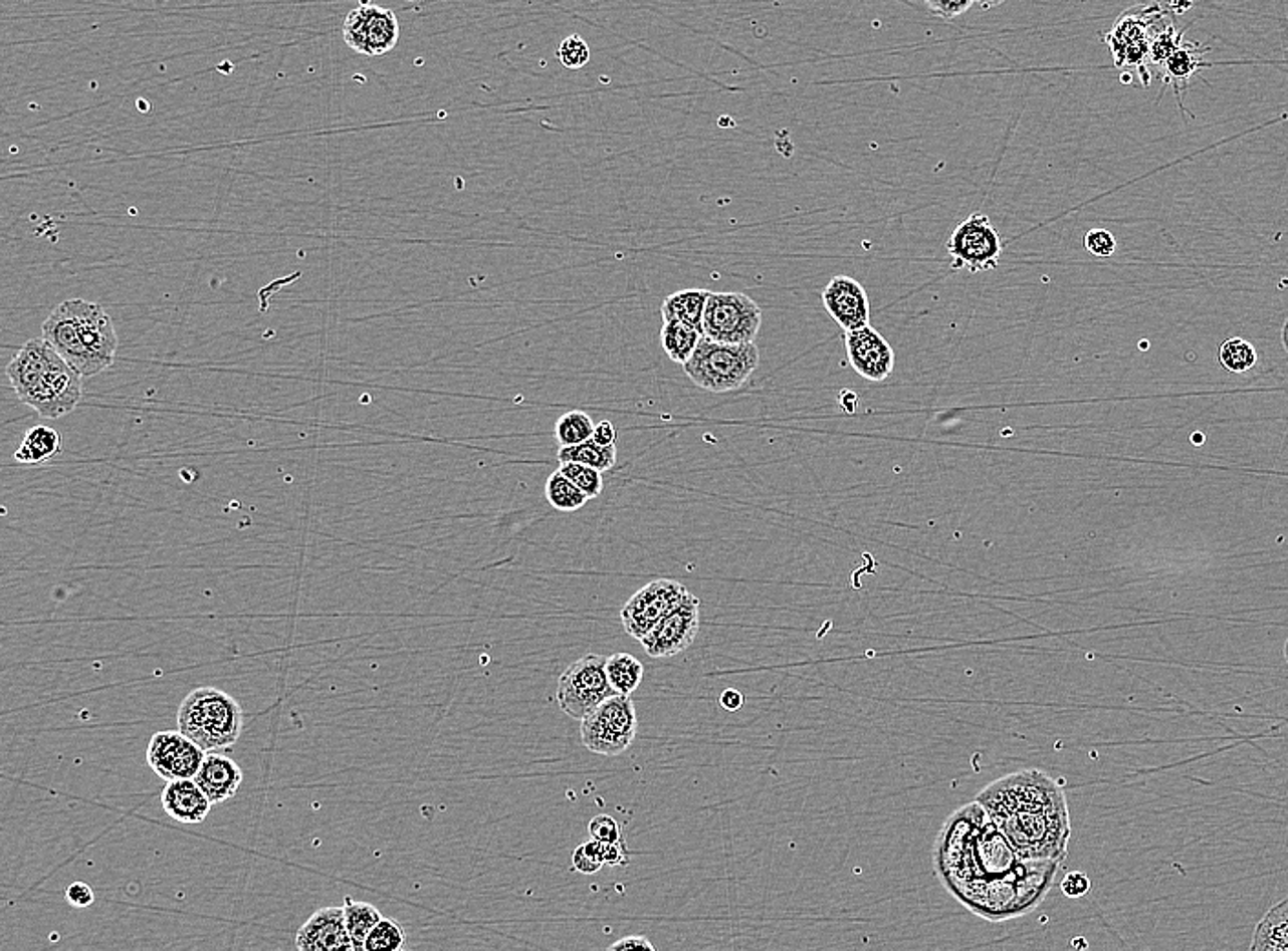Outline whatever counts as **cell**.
Returning <instances> with one entry per match:
<instances>
[{
	"label": "cell",
	"instance_id": "obj_1",
	"mask_svg": "<svg viewBox=\"0 0 1288 951\" xmlns=\"http://www.w3.org/2000/svg\"><path fill=\"white\" fill-rule=\"evenodd\" d=\"M935 870L957 901L998 922L1036 908L1051 890L1060 862L1023 860L974 801L946 819L935 844Z\"/></svg>",
	"mask_w": 1288,
	"mask_h": 951
},
{
	"label": "cell",
	"instance_id": "obj_2",
	"mask_svg": "<svg viewBox=\"0 0 1288 951\" xmlns=\"http://www.w3.org/2000/svg\"><path fill=\"white\" fill-rule=\"evenodd\" d=\"M1023 860L1064 862L1071 818L1064 788L1040 770L1000 777L976 798Z\"/></svg>",
	"mask_w": 1288,
	"mask_h": 951
},
{
	"label": "cell",
	"instance_id": "obj_3",
	"mask_svg": "<svg viewBox=\"0 0 1288 951\" xmlns=\"http://www.w3.org/2000/svg\"><path fill=\"white\" fill-rule=\"evenodd\" d=\"M42 337L82 378L111 369L118 351L113 318L99 304L81 298L55 307L42 324Z\"/></svg>",
	"mask_w": 1288,
	"mask_h": 951
},
{
	"label": "cell",
	"instance_id": "obj_4",
	"mask_svg": "<svg viewBox=\"0 0 1288 951\" xmlns=\"http://www.w3.org/2000/svg\"><path fill=\"white\" fill-rule=\"evenodd\" d=\"M178 730L205 752L231 748L242 736L244 712L235 697L202 686L187 694L178 708Z\"/></svg>",
	"mask_w": 1288,
	"mask_h": 951
},
{
	"label": "cell",
	"instance_id": "obj_5",
	"mask_svg": "<svg viewBox=\"0 0 1288 951\" xmlns=\"http://www.w3.org/2000/svg\"><path fill=\"white\" fill-rule=\"evenodd\" d=\"M758 365L760 349L755 342L728 344L703 335L683 370L695 387L712 394H725L741 389L757 372Z\"/></svg>",
	"mask_w": 1288,
	"mask_h": 951
},
{
	"label": "cell",
	"instance_id": "obj_6",
	"mask_svg": "<svg viewBox=\"0 0 1288 951\" xmlns=\"http://www.w3.org/2000/svg\"><path fill=\"white\" fill-rule=\"evenodd\" d=\"M637 736V714L630 696L606 699L581 721L584 747L599 756H619L634 743Z\"/></svg>",
	"mask_w": 1288,
	"mask_h": 951
},
{
	"label": "cell",
	"instance_id": "obj_7",
	"mask_svg": "<svg viewBox=\"0 0 1288 951\" xmlns=\"http://www.w3.org/2000/svg\"><path fill=\"white\" fill-rule=\"evenodd\" d=\"M604 665L606 657L588 654L564 670L557 685V701L566 716L583 721L597 706L615 696Z\"/></svg>",
	"mask_w": 1288,
	"mask_h": 951
},
{
	"label": "cell",
	"instance_id": "obj_8",
	"mask_svg": "<svg viewBox=\"0 0 1288 951\" xmlns=\"http://www.w3.org/2000/svg\"><path fill=\"white\" fill-rule=\"evenodd\" d=\"M762 327V307L745 293H712L703 313V335L717 342H755Z\"/></svg>",
	"mask_w": 1288,
	"mask_h": 951
},
{
	"label": "cell",
	"instance_id": "obj_9",
	"mask_svg": "<svg viewBox=\"0 0 1288 951\" xmlns=\"http://www.w3.org/2000/svg\"><path fill=\"white\" fill-rule=\"evenodd\" d=\"M690 591L672 578H657L641 587L621 610L624 632L641 641L654 626L685 603Z\"/></svg>",
	"mask_w": 1288,
	"mask_h": 951
},
{
	"label": "cell",
	"instance_id": "obj_10",
	"mask_svg": "<svg viewBox=\"0 0 1288 951\" xmlns=\"http://www.w3.org/2000/svg\"><path fill=\"white\" fill-rule=\"evenodd\" d=\"M946 251L951 256L953 269H969L983 273L998 267L1002 256V236L992 226L987 215H971L953 229Z\"/></svg>",
	"mask_w": 1288,
	"mask_h": 951
},
{
	"label": "cell",
	"instance_id": "obj_11",
	"mask_svg": "<svg viewBox=\"0 0 1288 951\" xmlns=\"http://www.w3.org/2000/svg\"><path fill=\"white\" fill-rule=\"evenodd\" d=\"M348 48L367 57H381L394 50L399 41V22L394 11L369 0L350 11L343 24Z\"/></svg>",
	"mask_w": 1288,
	"mask_h": 951
},
{
	"label": "cell",
	"instance_id": "obj_12",
	"mask_svg": "<svg viewBox=\"0 0 1288 951\" xmlns=\"http://www.w3.org/2000/svg\"><path fill=\"white\" fill-rule=\"evenodd\" d=\"M699 599L688 595L685 603L644 635L639 643L646 655L652 659H668L690 648L699 632Z\"/></svg>",
	"mask_w": 1288,
	"mask_h": 951
},
{
	"label": "cell",
	"instance_id": "obj_13",
	"mask_svg": "<svg viewBox=\"0 0 1288 951\" xmlns=\"http://www.w3.org/2000/svg\"><path fill=\"white\" fill-rule=\"evenodd\" d=\"M205 750L184 732H156L147 747V763L165 781L195 777L204 761Z\"/></svg>",
	"mask_w": 1288,
	"mask_h": 951
},
{
	"label": "cell",
	"instance_id": "obj_14",
	"mask_svg": "<svg viewBox=\"0 0 1288 951\" xmlns=\"http://www.w3.org/2000/svg\"><path fill=\"white\" fill-rule=\"evenodd\" d=\"M81 378L79 372H75L64 359H61L51 369L50 374L42 379L41 385L30 392L22 403L46 420L62 418L81 403Z\"/></svg>",
	"mask_w": 1288,
	"mask_h": 951
},
{
	"label": "cell",
	"instance_id": "obj_15",
	"mask_svg": "<svg viewBox=\"0 0 1288 951\" xmlns=\"http://www.w3.org/2000/svg\"><path fill=\"white\" fill-rule=\"evenodd\" d=\"M849 363L860 378L880 383L890 378L895 369V351L875 327L864 326L846 331Z\"/></svg>",
	"mask_w": 1288,
	"mask_h": 951
},
{
	"label": "cell",
	"instance_id": "obj_16",
	"mask_svg": "<svg viewBox=\"0 0 1288 951\" xmlns=\"http://www.w3.org/2000/svg\"><path fill=\"white\" fill-rule=\"evenodd\" d=\"M824 306L844 331L869 324V298L864 286L851 276H835L822 293Z\"/></svg>",
	"mask_w": 1288,
	"mask_h": 951
},
{
	"label": "cell",
	"instance_id": "obj_17",
	"mask_svg": "<svg viewBox=\"0 0 1288 951\" xmlns=\"http://www.w3.org/2000/svg\"><path fill=\"white\" fill-rule=\"evenodd\" d=\"M300 951L354 950L348 933L345 908H320L297 931Z\"/></svg>",
	"mask_w": 1288,
	"mask_h": 951
},
{
	"label": "cell",
	"instance_id": "obj_18",
	"mask_svg": "<svg viewBox=\"0 0 1288 951\" xmlns=\"http://www.w3.org/2000/svg\"><path fill=\"white\" fill-rule=\"evenodd\" d=\"M213 801L196 783L195 777L167 781L162 790V807L178 823H202L211 812Z\"/></svg>",
	"mask_w": 1288,
	"mask_h": 951
},
{
	"label": "cell",
	"instance_id": "obj_19",
	"mask_svg": "<svg viewBox=\"0 0 1288 951\" xmlns=\"http://www.w3.org/2000/svg\"><path fill=\"white\" fill-rule=\"evenodd\" d=\"M195 781L213 803H224L235 798L244 781V772L231 757L207 752L196 772Z\"/></svg>",
	"mask_w": 1288,
	"mask_h": 951
},
{
	"label": "cell",
	"instance_id": "obj_20",
	"mask_svg": "<svg viewBox=\"0 0 1288 951\" xmlns=\"http://www.w3.org/2000/svg\"><path fill=\"white\" fill-rule=\"evenodd\" d=\"M1205 51H1210V46H1201L1197 42H1180L1178 48L1171 53V57L1162 66L1165 73V86L1171 84L1183 112H1185L1183 92L1187 90L1188 82L1192 77H1196L1201 66H1207V62H1203Z\"/></svg>",
	"mask_w": 1288,
	"mask_h": 951
},
{
	"label": "cell",
	"instance_id": "obj_21",
	"mask_svg": "<svg viewBox=\"0 0 1288 951\" xmlns=\"http://www.w3.org/2000/svg\"><path fill=\"white\" fill-rule=\"evenodd\" d=\"M710 291L706 289H681L663 300V320H679L697 329L703 335V313Z\"/></svg>",
	"mask_w": 1288,
	"mask_h": 951
},
{
	"label": "cell",
	"instance_id": "obj_22",
	"mask_svg": "<svg viewBox=\"0 0 1288 951\" xmlns=\"http://www.w3.org/2000/svg\"><path fill=\"white\" fill-rule=\"evenodd\" d=\"M61 452V434L46 425H37L26 430L21 447L15 451L13 458L22 465H39L44 461L53 460Z\"/></svg>",
	"mask_w": 1288,
	"mask_h": 951
},
{
	"label": "cell",
	"instance_id": "obj_23",
	"mask_svg": "<svg viewBox=\"0 0 1288 951\" xmlns=\"http://www.w3.org/2000/svg\"><path fill=\"white\" fill-rule=\"evenodd\" d=\"M1254 951H1288V899L1268 910L1250 944Z\"/></svg>",
	"mask_w": 1288,
	"mask_h": 951
},
{
	"label": "cell",
	"instance_id": "obj_24",
	"mask_svg": "<svg viewBox=\"0 0 1288 951\" xmlns=\"http://www.w3.org/2000/svg\"><path fill=\"white\" fill-rule=\"evenodd\" d=\"M659 337H661L663 351L670 358V361H674L675 365L683 367L686 361L692 358V353H694L703 335L694 327L685 324V322L663 320V327H661V335Z\"/></svg>",
	"mask_w": 1288,
	"mask_h": 951
},
{
	"label": "cell",
	"instance_id": "obj_25",
	"mask_svg": "<svg viewBox=\"0 0 1288 951\" xmlns=\"http://www.w3.org/2000/svg\"><path fill=\"white\" fill-rule=\"evenodd\" d=\"M604 668L610 685L619 696H632L643 683L644 666L634 655H610L606 657Z\"/></svg>",
	"mask_w": 1288,
	"mask_h": 951
},
{
	"label": "cell",
	"instance_id": "obj_26",
	"mask_svg": "<svg viewBox=\"0 0 1288 951\" xmlns=\"http://www.w3.org/2000/svg\"><path fill=\"white\" fill-rule=\"evenodd\" d=\"M345 919H347L348 933L354 944V950H365V942L370 935V931L376 928L383 917L372 904L369 902L352 901L350 897L345 899Z\"/></svg>",
	"mask_w": 1288,
	"mask_h": 951
},
{
	"label": "cell",
	"instance_id": "obj_27",
	"mask_svg": "<svg viewBox=\"0 0 1288 951\" xmlns=\"http://www.w3.org/2000/svg\"><path fill=\"white\" fill-rule=\"evenodd\" d=\"M557 458L561 463L575 461V463H583L588 467H594V469H599L601 472H606L614 469L615 463H617V447L615 445L614 447H604V445H599L597 441L588 440L581 443V445H575V447H561Z\"/></svg>",
	"mask_w": 1288,
	"mask_h": 951
},
{
	"label": "cell",
	"instance_id": "obj_28",
	"mask_svg": "<svg viewBox=\"0 0 1288 951\" xmlns=\"http://www.w3.org/2000/svg\"><path fill=\"white\" fill-rule=\"evenodd\" d=\"M546 500L557 511L575 512L583 509L590 498L557 469L546 481Z\"/></svg>",
	"mask_w": 1288,
	"mask_h": 951
},
{
	"label": "cell",
	"instance_id": "obj_29",
	"mask_svg": "<svg viewBox=\"0 0 1288 951\" xmlns=\"http://www.w3.org/2000/svg\"><path fill=\"white\" fill-rule=\"evenodd\" d=\"M594 430V421L586 412L572 410V412L561 416L557 421L555 438H557L561 447H575V445H581L584 441L592 440Z\"/></svg>",
	"mask_w": 1288,
	"mask_h": 951
},
{
	"label": "cell",
	"instance_id": "obj_30",
	"mask_svg": "<svg viewBox=\"0 0 1288 951\" xmlns=\"http://www.w3.org/2000/svg\"><path fill=\"white\" fill-rule=\"evenodd\" d=\"M405 942H407V935H405V930H403V926L398 921L381 919L376 924V928L370 931L367 942H365V950L399 951L405 948Z\"/></svg>",
	"mask_w": 1288,
	"mask_h": 951
},
{
	"label": "cell",
	"instance_id": "obj_31",
	"mask_svg": "<svg viewBox=\"0 0 1288 951\" xmlns=\"http://www.w3.org/2000/svg\"><path fill=\"white\" fill-rule=\"evenodd\" d=\"M1219 361L1228 372H1247L1256 365V349L1245 338H1228L1219 349Z\"/></svg>",
	"mask_w": 1288,
	"mask_h": 951
},
{
	"label": "cell",
	"instance_id": "obj_32",
	"mask_svg": "<svg viewBox=\"0 0 1288 951\" xmlns=\"http://www.w3.org/2000/svg\"><path fill=\"white\" fill-rule=\"evenodd\" d=\"M559 471L563 472L564 476H568L590 500H594L603 492V472L599 469L588 467L583 463H575V461H566L561 463Z\"/></svg>",
	"mask_w": 1288,
	"mask_h": 951
},
{
	"label": "cell",
	"instance_id": "obj_33",
	"mask_svg": "<svg viewBox=\"0 0 1288 951\" xmlns=\"http://www.w3.org/2000/svg\"><path fill=\"white\" fill-rule=\"evenodd\" d=\"M1180 42H1183V31H1180V33H1176L1175 28H1173V24H1169V22L1165 21L1162 22V24L1158 26V30L1155 31L1153 39H1151V46H1149V64L1164 66L1165 61L1171 57V53L1178 48V44H1180Z\"/></svg>",
	"mask_w": 1288,
	"mask_h": 951
},
{
	"label": "cell",
	"instance_id": "obj_34",
	"mask_svg": "<svg viewBox=\"0 0 1288 951\" xmlns=\"http://www.w3.org/2000/svg\"><path fill=\"white\" fill-rule=\"evenodd\" d=\"M557 59L570 70H579L590 62V46L581 35L566 37L557 48Z\"/></svg>",
	"mask_w": 1288,
	"mask_h": 951
},
{
	"label": "cell",
	"instance_id": "obj_35",
	"mask_svg": "<svg viewBox=\"0 0 1288 951\" xmlns=\"http://www.w3.org/2000/svg\"><path fill=\"white\" fill-rule=\"evenodd\" d=\"M572 864L573 870L581 873V875H595V873L603 870L606 862H604L601 842L592 839V842H586L583 846H579L577 850L573 851Z\"/></svg>",
	"mask_w": 1288,
	"mask_h": 951
},
{
	"label": "cell",
	"instance_id": "obj_36",
	"mask_svg": "<svg viewBox=\"0 0 1288 951\" xmlns=\"http://www.w3.org/2000/svg\"><path fill=\"white\" fill-rule=\"evenodd\" d=\"M588 833L592 835V839L599 840V842H606V844H615V842L623 840V835H621V825L617 823V819L612 818V816H608V814H597V816L590 821V825H588Z\"/></svg>",
	"mask_w": 1288,
	"mask_h": 951
},
{
	"label": "cell",
	"instance_id": "obj_37",
	"mask_svg": "<svg viewBox=\"0 0 1288 951\" xmlns=\"http://www.w3.org/2000/svg\"><path fill=\"white\" fill-rule=\"evenodd\" d=\"M1085 249L1094 256H1111L1115 253L1116 240L1105 229H1091L1084 238Z\"/></svg>",
	"mask_w": 1288,
	"mask_h": 951
},
{
	"label": "cell",
	"instance_id": "obj_38",
	"mask_svg": "<svg viewBox=\"0 0 1288 951\" xmlns=\"http://www.w3.org/2000/svg\"><path fill=\"white\" fill-rule=\"evenodd\" d=\"M924 4L942 19H955L971 10L976 0H924Z\"/></svg>",
	"mask_w": 1288,
	"mask_h": 951
},
{
	"label": "cell",
	"instance_id": "obj_39",
	"mask_svg": "<svg viewBox=\"0 0 1288 951\" xmlns=\"http://www.w3.org/2000/svg\"><path fill=\"white\" fill-rule=\"evenodd\" d=\"M1089 890H1091V880L1082 871H1073V873L1065 875L1064 882H1062V891H1064L1065 897L1080 899V897H1085Z\"/></svg>",
	"mask_w": 1288,
	"mask_h": 951
},
{
	"label": "cell",
	"instance_id": "obj_40",
	"mask_svg": "<svg viewBox=\"0 0 1288 951\" xmlns=\"http://www.w3.org/2000/svg\"><path fill=\"white\" fill-rule=\"evenodd\" d=\"M93 899H95V895H93L92 888L88 884H84V882H73L66 890V901L70 902L73 908H79V910L88 908V906H92Z\"/></svg>",
	"mask_w": 1288,
	"mask_h": 951
},
{
	"label": "cell",
	"instance_id": "obj_41",
	"mask_svg": "<svg viewBox=\"0 0 1288 951\" xmlns=\"http://www.w3.org/2000/svg\"><path fill=\"white\" fill-rule=\"evenodd\" d=\"M597 842H599V840H597ZM601 850H603V857L604 862H606V866H612V868H615V866H624V864L628 862V851H626V844H624L623 840H619V842H615V844H606V842H601Z\"/></svg>",
	"mask_w": 1288,
	"mask_h": 951
},
{
	"label": "cell",
	"instance_id": "obj_42",
	"mask_svg": "<svg viewBox=\"0 0 1288 951\" xmlns=\"http://www.w3.org/2000/svg\"><path fill=\"white\" fill-rule=\"evenodd\" d=\"M592 440L597 441L599 445H604V447H614L615 443H617V430H615L614 423L604 420L599 425H595Z\"/></svg>",
	"mask_w": 1288,
	"mask_h": 951
},
{
	"label": "cell",
	"instance_id": "obj_43",
	"mask_svg": "<svg viewBox=\"0 0 1288 951\" xmlns=\"http://www.w3.org/2000/svg\"><path fill=\"white\" fill-rule=\"evenodd\" d=\"M634 948H643V950H655L654 944L648 941L643 935H630L624 937L621 941L614 942L610 950H634Z\"/></svg>",
	"mask_w": 1288,
	"mask_h": 951
},
{
	"label": "cell",
	"instance_id": "obj_44",
	"mask_svg": "<svg viewBox=\"0 0 1288 951\" xmlns=\"http://www.w3.org/2000/svg\"><path fill=\"white\" fill-rule=\"evenodd\" d=\"M745 703L743 694L736 688H726L725 692L719 696V705L723 706L728 712H736Z\"/></svg>",
	"mask_w": 1288,
	"mask_h": 951
},
{
	"label": "cell",
	"instance_id": "obj_45",
	"mask_svg": "<svg viewBox=\"0 0 1288 951\" xmlns=\"http://www.w3.org/2000/svg\"><path fill=\"white\" fill-rule=\"evenodd\" d=\"M1158 2H1160V6L1165 4V13H1167V11H1171V13H1185V11L1192 8V0H1158Z\"/></svg>",
	"mask_w": 1288,
	"mask_h": 951
},
{
	"label": "cell",
	"instance_id": "obj_46",
	"mask_svg": "<svg viewBox=\"0 0 1288 951\" xmlns=\"http://www.w3.org/2000/svg\"><path fill=\"white\" fill-rule=\"evenodd\" d=\"M840 405H842V409L849 412V414H851V412H855V407H857V396H855L853 392H842V394H840Z\"/></svg>",
	"mask_w": 1288,
	"mask_h": 951
},
{
	"label": "cell",
	"instance_id": "obj_47",
	"mask_svg": "<svg viewBox=\"0 0 1288 951\" xmlns=\"http://www.w3.org/2000/svg\"><path fill=\"white\" fill-rule=\"evenodd\" d=\"M1003 2H1005V0H976V4H980L983 10H991V8H996V6H1000Z\"/></svg>",
	"mask_w": 1288,
	"mask_h": 951
},
{
	"label": "cell",
	"instance_id": "obj_48",
	"mask_svg": "<svg viewBox=\"0 0 1288 951\" xmlns=\"http://www.w3.org/2000/svg\"><path fill=\"white\" fill-rule=\"evenodd\" d=\"M1283 342H1285V346L1288 349V320L1287 324H1285V329H1283Z\"/></svg>",
	"mask_w": 1288,
	"mask_h": 951
},
{
	"label": "cell",
	"instance_id": "obj_49",
	"mask_svg": "<svg viewBox=\"0 0 1288 951\" xmlns=\"http://www.w3.org/2000/svg\"><path fill=\"white\" fill-rule=\"evenodd\" d=\"M407 2H421V0H407Z\"/></svg>",
	"mask_w": 1288,
	"mask_h": 951
}]
</instances>
